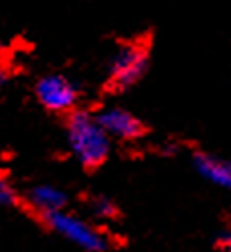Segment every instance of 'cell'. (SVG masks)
Here are the masks:
<instances>
[{
    "label": "cell",
    "instance_id": "8fae6325",
    "mask_svg": "<svg viewBox=\"0 0 231 252\" xmlns=\"http://www.w3.org/2000/svg\"><path fill=\"white\" fill-rule=\"evenodd\" d=\"M4 80H6V73H4V69H2V67H0V84H2Z\"/></svg>",
    "mask_w": 231,
    "mask_h": 252
},
{
    "label": "cell",
    "instance_id": "5b68a950",
    "mask_svg": "<svg viewBox=\"0 0 231 252\" xmlns=\"http://www.w3.org/2000/svg\"><path fill=\"white\" fill-rule=\"evenodd\" d=\"M96 118L110 138L136 140L144 134V124L124 108H105L100 114H96Z\"/></svg>",
    "mask_w": 231,
    "mask_h": 252
},
{
    "label": "cell",
    "instance_id": "ba28073f",
    "mask_svg": "<svg viewBox=\"0 0 231 252\" xmlns=\"http://www.w3.org/2000/svg\"><path fill=\"white\" fill-rule=\"evenodd\" d=\"M89 210H91V214H94L98 220H102V222L114 220V218L118 216L116 203H114L110 197H105V195H96V197H91V201H89Z\"/></svg>",
    "mask_w": 231,
    "mask_h": 252
},
{
    "label": "cell",
    "instance_id": "8992f818",
    "mask_svg": "<svg viewBox=\"0 0 231 252\" xmlns=\"http://www.w3.org/2000/svg\"><path fill=\"white\" fill-rule=\"evenodd\" d=\"M193 167L205 181H209L215 187L227 189L231 185V165L213 153L199 151L193 155Z\"/></svg>",
    "mask_w": 231,
    "mask_h": 252
},
{
    "label": "cell",
    "instance_id": "6da1fadb",
    "mask_svg": "<svg viewBox=\"0 0 231 252\" xmlns=\"http://www.w3.org/2000/svg\"><path fill=\"white\" fill-rule=\"evenodd\" d=\"M67 145L85 169H96L105 163L112 149V138L103 132L96 114L73 110L67 118Z\"/></svg>",
    "mask_w": 231,
    "mask_h": 252
},
{
    "label": "cell",
    "instance_id": "7a4b0ae2",
    "mask_svg": "<svg viewBox=\"0 0 231 252\" xmlns=\"http://www.w3.org/2000/svg\"><path fill=\"white\" fill-rule=\"evenodd\" d=\"M43 222L47 224L51 232H55L63 240L71 242L73 246L85 252H105L110 248V238L105 236V232H102L94 224H89L87 220L67 210H59L43 216Z\"/></svg>",
    "mask_w": 231,
    "mask_h": 252
},
{
    "label": "cell",
    "instance_id": "9c48e42d",
    "mask_svg": "<svg viewBox=\"0 0 231 252\" xmlns=\"http://www.w3.org/2000/svg\"><path fill=\"white\" fill-rule=\"evenodd\" d=\"M17 203V189H14L4 177H0V206L8 208Z\"/></svg>",
    "mask_w": 231,
    "mask_h": 252
},
{
    "label": "cell",
    "instance_id": "30bf717a",
    "mask_svg": "<svg viewBox=\"0 0 231 252\" xmlns=\"http://www.w3.org/2000/svg\"><path fill=\"white\" fill-rule=\"evenodd\" d=\"M215 244H217L221 250H227L229 248V244H231V234H229V230H221V234L215 238Z\"/></svg>",
    "mask_w": 231,
    "mask_h": 252
},
{
    "label": "cell",
    "instance_id": "7c38bea8",
    "mask_svg": "<svg viewBox=\"0 0 231 252\" xmlns=\"http://www.w3.org/2000/svg\"><path fill=\"white\" fill-rule=\"evenodd\" d=\"M2 49H4V41H2V39H0V51H2Z\"/></svg>",
    "mask_w": 231,
    "mask_h": 252
},
{
    "label": "cell",
    "instance_id": "3957f363",
    "mask_svg": "<svg viewBox=\"0 0 231 252\" xmlns=\"http://www.w3.org/2000/svg\"><path fill=\"white\" fill-rule=\"evenodd\" d=\"M148 67V53L142 45H124L110 59V84L116 90H128L140 82Z\"/></svg>",
    "mask_w": 231,
    "mask_h": 252
},
{
    "label": "cell",
    "instance_id": "277c9868",
    "mask_svg": "<svg viewBox=\"0 0 231 252\" xmlns=\"http://www.w3.org/2000/svg\"><path fill=\"white\" fill-rule=\"evenodd\" d=\"M37 100L51 112H73L77 100H79V90L77 86L59 73H49L41 77L35 86Z\"/></svg>",
    "mask_w": 231,
    "mask_h": 252
},
{
    "label": "cell",
    "instance_id": "52a82bcc",
    "mask_svg": "<svg viewBox=\"0 0 231 252\" xmlns=\"http://www.w3.org/2000/svg\"><path fill=\"white\" fill-rule=\"evenodd\" d=\"M26 201H28V206L43 218V216H47V214L65 210V206H67V195H65L63 189H59V187H55V185L41 183V185H35V187L28 191Z\"/></svg>",
    "mask_w": 231,
    "mask_h": 252
}]
</instances>
